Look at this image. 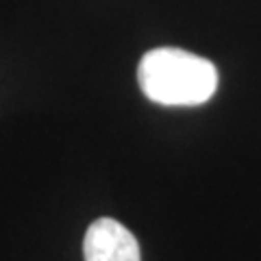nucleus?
Instances as JSON below:
<instances>
[{
	"mask_svg": "<svg viewBox=\"0 0 261 261\" xmlns=\"http://www.w3.org/2000/svg\"><path fill=\"white\" fill-rule=\"evenodd\" d=\"M83 255L85 261H140V244L118 220L98 218L87 226Z\"/></svg>",
	"mask_w": 261,
	"mask_h": 261,
	"instance_id": "2",
	"label": "nucleus"
},
{
	"mask_svg": "<svg viewBox=\"0 0 261 261\" xmlns=\"http://www.w3.org/2000/svg\"><path fill=\"white\" fill-rule=\"evenodd\" d=\"M137 83L144 96L166 107L205 105L218 89V70L205 57L183 48H152L137 65Z\"/></svg>",
	"mask_w": 261,
	"mask_h": 261,
	"instance_id": "1",
	"label": "nucleus"
}]
</instances>
